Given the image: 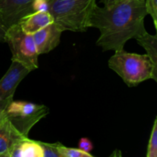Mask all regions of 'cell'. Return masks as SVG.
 <instances>
[{
	"label": "cell",
	"mask_w": 157,
	"mask_h": 157,
	"mask_svg": "<svg viewBox=\"0 0 157 157\" xmlns=\"http://www.w3.org/2000/svg\"><path fill=\"white\" fill-rule=\"evenodd\" d=\"M57 148L61 157H94L91 153H86L79 148L67 147L58 142L57 144Z\"/></svg>",
	"instance_id": "4fadbf2b"
},
{
	"label": "cell",
	"mask_w": 157,
	"mask_h": 157,
	"mask_svg": "<svg viewBox=\"0 0 157 157\" xmlns=\"http://www.w3.org/2000/svg\"><path fill=\"white\" fill-rule=\"evenodd\" d=\"M48 107L43 104L12 100L8 105L5 114L14 127L24 136L29 137L32 127L45 117Z\"/></svg>",
	"instance_id": "277c9868"
},
{
	"label": "cell",
	"mask_w": 157,
	"mask_h": 157,
	"mask_svg": "<svg viewBox=\"0 0 157 157\" xmlns=\"http://www.w3.org/2000/svg\"><path fill=\"white\" fill-rule=\"evenodd\" d=\"M62 31L55 22L48 25L32 35L38 55L48 54L55 48L61 41Z\"/></svg>",
	"instance_id": "ba28073f"
},
{
	"label": "cell",
	"mask_w": 157,
	"mask_h": 157,
	"mask_svg": "<svg viewBox=\"0 0 157 157\" xmlns=\"http://www.w3.org/2000/svg\"><path fill=\"white\" fill-rule=\"evenodd\" d=\"M5 118H6V114H3V115H1V116H0V125H1L2 123L3 122V121L5 120Z\"/></svg>",
	"instance_id": "7402d4cb"
},
{
	"label": "cell",
	"mask_w": 157,
	"mask_h": 157,
	"mask_svg": "<svg viewBox=\"0 0 157 157\" xmlns=\"http://www.w3.org/2000/svg\"><path fill=\"white\" fill-rule=\"evenodd\" d=\"M78 148L87 153H90L94 149V144L90 139L82 137L78 142Z\"/></svg>",
	"instance_id": "ac0fdd59"
},
{
	"label": "cell",
	"mask_w": 157,
	"mask_h": 157,
	"mask_svg": "<svg viewBox=\"0 0 157 157\" xmlns=\"http://www.w3.org/2000/svg\"><path fill=\"white\" fill-rule=\"evenodd\" d=\"M147 157H157V118L153 122L147 147Z\"/></svg>",
	"instance_id": "5bb4252c"
},
{
	"label": "cell",
	"mask_w": 157,
	"mask_h": 157,
	"mask_svg": "<svg viewBox=\"0 0 157 157\" xmlns=\"http://www.w3.org/2000/svg\"><path fill=\"white\" fill-rule=\"evenodd\" d=\"M135 39L140 45L145 49L147 55L150 58L154 67L157 68V35H152L146 32Z\"/></svg>",
	"instance_id": "7c38bea8"
},
{
	"label": "cell",
	"mask_w": 157,
	"mask_h": 157,
	"mask_svg": "<svg viewBox=\"0 0 157 157\" xmlns=\"http://www.w3.org/2000/svg\"><path fill=\"white\" fill-rule=\"evenodd\" d=\"M26 136L21 135L7 118L0 125V157H11L13 150Z\"/></svg>",
	"instance_id": "9c48e42d"
},
{
	"label": "cell",
	"mask_w": 157,
	"mask_h": 157,
	"mask_svg": "<svg viewBox=\"0 0 157 157\" xmlns=\"http://www.w3.org/2000/svg\"><path fill=\"white\" fill-rule=\"evenodd\" d=\"M7 29V28L3 25V23L0 20V41L1 42H6V36Z\"/></svg>",
	"instance_id": "ffe728a7"
},
{
	"label": "cell",
	"mask_w": 157,
	"mask_h": 157,
	"mask_svg": "<svg viewBox=\"0 0 157 157\" xmlns=\"http://www.w3.org/2000/svg\"><path fill=\"white\" fill-rule=\"evenodd\" d=\"M148 15H151L156 29H157V0H144Z\"/></svg>",
	"instance_id": "2e32d148"
},
{
	"label": "cell",
	"mask_w": 157,
	"mask_h": 157,
	"mask_svg": "<svg viewBox=\"0 0 157 157\" xmlns=\"http://www.w3.org/2000/svg\"><path fill=\"white\" fill-rule=\"evenodd\" d=\"M50 2L51 0H34L32 4V12H49Z\"/></svg>",
	"instance_id": "e0dca14e"
},
{
	"label": "cell",
	"mask_w": 157,
	"mask_h": 157,
	"mask_svg": "<svg viewBox=\"0 0 157 157\" xmlns=\"http://www.w3.org/2000/svg\"><path fill=\"white\" fill-rule=\"evenodd\" d=\"M12 100H13V98H9V99L6 100H0V116L5 114V111H6L8 105H9V103H10Z\"/></svg>",
	"instance_id": "d6986e66"
},
{
	"label": "cell",
	"mask_w": 157,
	"mask_h": 157,
	"mask_svg": "<svg viewBox=\"0 0 157 157\" xmlns=\"http://www.w3.org/2000/svg\"><path fill=\"white\" fill-rule=\"evenodd\" d=\"M41 145L43 148L44 157H61L57 148L58 143L55 144H49V143L41 142Z\"/></svg>",
	"instance_id": "9a60e30c"
},
{
	"label": "cell",
	"mask_w": 157,
	"mask_h": 157,
	"mask_svg": "<svg viewBox=\"0 0 157 157\" xmlns=\"http://www.w3.org/2000/svg\"><path fill=\"white\" fill-rule=\"evenodd\" d=\"M96 0H51L49 12L62 32H85Z\"/></svg>",
	"instance_id": "3957f363"
},
{
	"label": "cell",
	"mask_w": 157,
	"mask_h": 157,
	"mask_svg": "<svg viewBox=\"0 0 157 157\" xmlns=\"http://www.w3.org/2000/svg\"><path fill=\"white\" fill-rule=\"evenodd\" d=\"M108 67L116 72L129 87H135L148 79L157 81V68L147 55L115 51Z\"/></svg>",
	"instance_id": "7a4b0ae2"
},
{
	"label": "cell",
	"mask_w": 157,
	"mask_h": 157,
	"mask_svg": "<svg viewBox=\"0 0 157 157\" xmlns=\"http://www.w3.org/2000/svg\"><path fill=\"white\" fill-rule=\"evenodd\" d=\"M54 22L52 14L48 12H35L23 17L18 24L23 32L33 35L48 25Z\"/></svg>",
	"instance_id": "30bf717a"
},
{
	"label": "cell",
	"mask_w": 157,
	"mask_h": 157,
	"mask_svg": "<svg viewBox=\"0 0 157 157\" xmlns=\"http://www.w3.org/2000/svg\"><path fill=\"white\" fill-rule=\"evenodd\" d=\"M117 0H101V2H103V4H104V6H109V5L112 4V3L115 2H117Z\"/></svg>",
	"instance_id": "44dd1931"
},
{
	"label": "cell",
	"mask_w": 157,
	"mask_h": 157,
	"mask_svg": "<svg viewBox=\"0 0 157 157\" xmlns=\"http://www.w3.org/2000/svg\"><path fill=\"white\" fill-rule=\"evenodd\" d=\"M34 0H0V20L6 28H9L25 15L32 13Z\"/></svg>",
	"instance_id": "8992f818"
},
{
	"label": "cell",
	"mask_w": 157,
	"mask_h": 157,
	"mask_svg": "<svg viewBox=\"0 0 157 157\" xmlns=\"http://www.w3.org/2000/svg\"><path fill=\"white\" fill-rule=\"evenodd\" d=\"M11 157H44V152L40 141L28 137L18 144Z\"/></svg>",
	"instance_id": "8fae6325"
},
{
	"label": "cell",
	"mask_w": 157,
	"mask_h": 157,
	"mask_svg": "<svg viewBox=\"0 0 157 157\" xmlns=\"http://www.w3.org/2000/svg\"><path fill=\"white\" fill-rule=\"evenodd\" d=\"M6 42L12 53V61H18L31 71L38 67V55L32 35L23 32L18 24L8 28Z\"/></svg>",
	"instance_id": "5b68a950"
},
{
	"label": "cell",
	"mask_w": 157,
	"mask_h": 157,
	"mask_svg": "<svg viewBox=\"0 0 157 157\" xmlns=\"http://www.w3.org/2000/svg\"><path fill=\"white\" fill-rule=\"evenodd\" d=\"M32 71L15 61H12L10 67L0 80V100L13 98L17 87Z\"/></svg>",
	"instance_id": "52a82bcc"
},
{
	"label": "cell",
	"mask_w": 157,
	"mask_h": 157,
	"mask_svg": "<svg viewBox=\"0 0 157 157\" xmlns=\"http://www.w3.org/2000/svg\"><path fill=\"white\" fill-rule=\"evenodd\" d=\"M148 15L144 0H117L109 6L96 5L89 21V28L100 31L97 45L105 51L124 49L126 43L147 32Z\"/></svg>",
	"instance_id": "6da1fadb"
}]
</instances>
